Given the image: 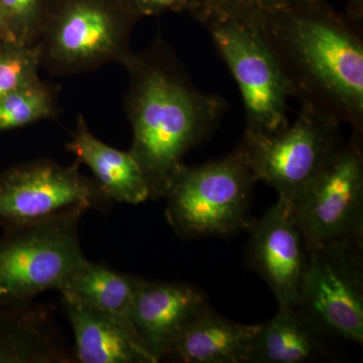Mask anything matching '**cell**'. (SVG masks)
Instances as JSON below:
<instances>
[{"label":"cell","instance_id":"16","mask_svg":"<svg viewBox=\"0 0 363 363\" xmlns=\"http://www.w3.org/2000/svg\"><path fill=\"white\" fill-rule=\"evenodd\" d=\"M257 326L235 323L207 305L182 332L169 358L185 363H248Z\"/></svg>","mask_w":363,"mask_h":363},{"label":"cell","instance_id":"21","mask_svg":"<svg viewBox=\"0 0 363 363\" xmlns=\"http://www.w3.org/2000/svg\"><path fill=\"white\" fill-rule=\"evenodd\" d=\"M40 68L35 45L0 43V100L39 78Z\"/></svg>","mask_w":363,"mask_h":363},{"label":"cell","instance_id":"20","mask_svg":"<svg viewBox=\"0 0 363 363\" xmlns=\"http://www.w3.org/2000/svg\"><path fill=\"white\" fill-rule=\"evenodd\" d=\"M54 0H0V26L6 42L35 45Z\"/></svg>","mask_w":363,"mask_h":363},{"label":"cell","instance_id":"17","mask_svg":"<svg viewBox=\"0 0 363 363\" xmlns=\"http://www.w3.org/2000/svg\"><path fill=\"white\" fill-rule=\"evenodd\" d=\"M326 336L298 310L279 307L253 336L248 363H305L326 357Z\"/></svg>","mask_w":363,"mask_h":363},{"label":"cell","instance_id":"3","mask_svg":"<svg viewBox=\"0 0 363 363\" xmlns=\"http://www.w3.org/2000/svg\"><path fill=\"white\" fill-rule=\"evenodd\" d=\"M192 16L209 33L240 88L245 133L272 135L285 130L290 90L255 11L220 0H202Z\"/></svg>","mask_w":363,"mask_h":363},{"label":"cell","instance_id":"12","mask_svg":"<svg viewBox=\"0 0 363 363\" xmlns=\"http://www.w3.org/2000/svg\"><path fill=\"white\" fill-rule=\"evenodd\" d=\"M207 305L204 294L190 284L140 278L128 317L159 362L169 358L182 332Z\"/></svg>","mask_w":363,"mask_h":363},{"label":"cell","instance_id":"23","mask_svg":"<svg viewBox=\"0 0 363 363\" xmlns=\"http://www.w3.org/2000/svg\"><path fill=\"white\" fill-rule=\"evenodd\" d=\"M220 1L231 6L250 9V11H264L285 6L294 0H220Z\"/></svg>","mask_w":363,"mask_h":363},{"label":"cell","instance_id":"9","mask_svg":"<svg viewBox=\"0 0 363 363\" xmlns=\"http://www.w3.org/2000/svg\"><path fill=\"white\" fill-rule=\"evenodd\" d=\"M81 218H66L4 231L0 238V305L33 302L58 291L86 259L79 240Z\"/></svg>","mask_w":363,"mask_h":363},{"label":"cell","instance_id":"10","mask_svg":"<svg viewBox=\"0 0 363 363\" xmlns=\"http://www.w3.org/2000/svg\"><path fill=\"white\" fill-rule=\"evenodd\" d=\"M290 205L307 247L341 240L362 243L363 131L353 130L350 140Z\"/></svg>","mask_w":363,"mask_h":363},{"label":"cell","instance_id":"8","mask_svg":"<svg viewBox=\"0 0 363 363\" xmlns=\"http://www.w3.org/2000/svg\"><path fill=\"white\" fill-rule=\"evenodd\" d=\"M362 243L308 247L297 307L327 338L363 343Z\"/></svg>","mask_w":363,"mask_h":363},{"label":"cell","instance_id":"25","mask_svg":"<svg viewBox=\"0 0 363 363\" xmlns=\"http://www.w3.org/2000/svg\"><path fill=\"white\" fill-rule=\"evenodd\" d=\"M0 42H6L4 38V33H2L1 26H0Z\"/></svg>","mask_w":363,"mask_h":363},{"label":"cell","instance_id":"5","mask_svg":"<svg viewBox=\"0 0 363 363\" xmlns=\"http://www.w3.org/2000/svg\"><path fill=\"white\" fill-rule=\"evenodd\" d=\"M140 18L125 0H54L35 45L40 67L67 76L123 65L133 54L131 33Z\"/></svg>","mask_w":363,"mask_h":363},{"label":"cell","instance_id":"26","mask_svg":"<svg viewBox=\"0 0 363 363\" xmlns=\"http://www.w3.org/2000/svg\"><path fill=\"white\" fill-rule=\"evenodd\" d=\"M0 43H1V42H0Z\"/></svg>","mask_w":363,"mask_h":363},{"label":"cell","instance_id":"1","mask_svg":"<svg viewBox=\"0 0 363 363\" xmlns=\"http://www.w3.org/2000/svg\"><path fill=\"white\" fill-rule=\"evenodd\" d=\"M123 66L130 79L124 102L133 128L130 152L142 169L150 199H164L184 157L216 130L228 104L196 87L161 35Z\"/></svg>","mask_w":363,"mask_h":363},{"label":"cell","instance_id":"15","mask_svg":"<svg viewBox=\"0 0 363 363\" xmlns=\"http://www.w3.org/2000/svg\"><path fill=\"white\" fill-rule=\"evenodd\" d=\"M66 149L84 164L113 202L140 204L150 199L147 182L135 157L100 140L79 116Z\"/></svg>","mask_w":363,"mask_h":363},{"label":"cell","instance_id":"7","mask_svg":"<svg viewBox=\"0 0 363 363\" xmlns=\"http://www.w3.org/2000/svg\"><path fill=\"white\" fill-rule=\"evenodd\" d=\"M292 125L272 135L245 133L240 143L257 182L292 204L342 147L340 121L321 109L301 104Z\"/></svg>","mask_w":363,"mask_h":363},{"label":"cell","instance_id":"6","mask_svg":"<svg viewBox=\"0 0 363 363\" xmlns=\"http://www.w3.org/2000/svg\"><path fill=\"white\" fill-rule=\"evenodd\" d=\"M79 164L40 159L4 172L0 176V227L9 231L82 218L90 210L106 212L113 201L94 178L81 173Z\"/></svg>","mask_w":363,"mask_h":363},{"label":"cell","instance_id":"22","mask_svg":"<svg viewBox=\"0 0 363 363\" xmlns=\"http://www.w3.org/2000/svg\"><path fill=\"white\" fill-rule=\"evenodd\" d=\"M140 16H160L166 13H194L202 0H125Z\"/></svg>","mask_w":363,"mask_h":363},{"label":"cell","instance_id":"18","mask_svg":"<svg viewBox=\"0 0 363 363\" xmlns=\"http://www.w3.org/2000/svg\"><path fill=\"white\" fill-rule=\"evenodd\" d=\"M138 281L140 277L84 259L66 277L58 292L62 298L128 317Z\"/></svg>","mask_w":363,"mask_h":363},{"label":"cell","instance_id":"11","mask_svg":"<svg viewBox=\"0 0 363 363\" xmlns=\"http://www.w3.org/2000/svg\"><path fill=\"white\" fill-rule=\"evenodd\" d=\"M247 230L248 267L264 279L279 307L297 306L308 247L291 205L279 198Z\"/></svg>","mask_w":363,"mask_h":363},{"label":"cell","instance_id":"24","mask_svg":"<svg viewBox=\"0 0 363 363\" xmlns=\"http://www.w3.org/2000/svg\"><path fill=\"white\" fill-rule=\"evenodd\" d=\"M345 14L350 20L362 25L363 0H348Z\"/></svg>","mask_w":363,"mask_h":363},{"label":"cell","instance_id":"2","mask_svg":"<svg viewBox=\"0 0 363 363\" xmlns=\"http://www.w3.org/2000/svg\"><path fill=\"white\" fill-rule=\"evenodd\" d=\"M255 13L291 97L363 131L362 25L325 0Z\"/></svg>","mask_w":363,"mask_h":363},{"label":"cell","instance_id":"19","mask_svg":"<svg viewBox=\"0 0 363 363\" xmlns=\"http://www.w3.org/2000/svg\"><path fill=\"white\" fill-rule=\"evenodd\" d=\"M58 95L40 77L0 100V133L52 119L59 114Z\"/></svg>","mask_w":363,"mask_h":363},{"label":"cell","instance_id":"13","mask_svg":"<svg viewBox=\"0 0 363 363\" xmlns=\"http://www.w3.org/2000/svg\"><path fill=\"white\" fill-rule=\"evenodd\" d=\"M62 305L75 337L74 362L157 363L128 317L65 298Z\"/></svg>","mask_w":363,"mask_h":363},{"label":"cell","instance_id":"14","mask_svg":"<svg viewBox=\"0 0 363 363\" xmlns=\"http://www.w3.org/2000/svg\"><path fill=\"white\" fill-rule=\"evenodd\" d=\"M52 305H0V363H74Z\"/></svg>","mask_w":363,"mask_h":363},{"label":"cell","instance_id":"4","mask_svg":"<svg viewBox=\"0 0 363 363\" xmlns=\"http://www.w3.org/2000/svg\"><path fill=\"white\" fill-rule=\"evenodd\" d=\"M257 183L240 143L222 159L199 167H179L167 188L166 217L182 238L228 236L247 230Z\"/></svg>","mask_w":363,"mask_h":363}]
</instances>
